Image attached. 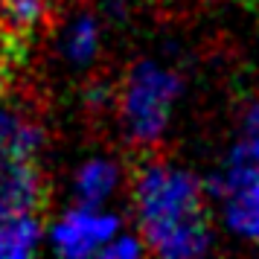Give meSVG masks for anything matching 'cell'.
<instances>
[{
  "mask_svg": "<svg viewBox=\"0 0 259 259\" xmlns=\"http://www.w3.org/2000/svg\"><path fill=\"white\" fill-rule=\"evenodd\" d=\"M41 143H44V131L38 122L9 105H0V172L15 163L35 160Z\"/></svg>",
  "mask_w": 259,
  "mask_h": 259,
  "instance_id": "obj_6",
  "label": "cell"
},
{
  "mask_svg": "<svg viewBox=\"0 0 259 259\" xmlns=\"http://www.w3.org/2000/svg\"><path fill=\"white\" fill-rule=\"evenodd\" d=\"M181 76L157 61H137L119 88V119L134 143L152 146L163 137L181 96Z\"/></svg>",
  "mask_w": 259,
  "mask_h": 259,
  "instance_id": "obj_2",
  "label": "cell"
},
{
  "mask_svg": "<svg viewBox=\"0 0 259 259\" xmlns=\"http://www.w3.org/2000/svg\"><path fill=\"white\" fill-rule=\"evenodd\" d=\"M44 178L35 160L15 163L0 172V222L15 215H35L44 204Z\"/></svg>",
  "mask_w": 259,
  "mask_h": 259,
  "instance_id": "obj_5",
  "label": "cell"
},
{
  "mask_svg": "<svg viewBox=\"0 0 259 259\" xmlns=\"http://www.w3.org/2000/svg\"><path fill=\"white\" fill-rule=\"evenodd\" d=\"M134 212L149 250L166 259H192L210 250L204 187L172 163H146L134 178Z\"/></svg>",
  "mask_w": 259,
  "mask_h": 259,
  "instance_id": "obj_1",
  "label": "cell"
},
{
  "mask_svg": "<svg viewBox=\"0 0 259 259\" xmlns=\"http://www.w3.org/2000/svg\"><path fill=\"white\" fill-rule=\"evenodd\" d=\"M119 166L108 157H91L79 166V172L73 178V195L79 204L102 207L105 201L114 198L119 187Z\"/></svg>",
  "mask_w": 259,
  "mask_h": 259,
  "instance_id": "obj_7",
  "label": "cell"
},
{
  "mask_svg": "<svg viewBox=\"0 0 259 259\" xmlns=\"http://www.w3.org/2000/svg\"><path fill=\"white\" fill-rule=\"evenodd\" d=\"M119 233V219L114 212L91 204H76L50 230V242L61 256L82 259L99 256L102 247Z\"/></svg>",
  "mask_w": 259,
  "mask_h": 259,
  "instance_id": "obj_3",
  "label": "cell"
},
{
  "mask_svg": "<svg viewBox=\"0 0 259 259\" xmlns=\"http://www.w3.org/2000/svg\"><path fill=\"white\" fill-rule=\"evenodd\" d=\"M212 187L224 198L227 227L259 247V172L224 166Z\"/></svg>",
  "mask_w": 259,
  "mask_h": 259,
  "instance_id": "obj_4",
  "label": "cell"
},
{
  "mask_svg": "<svg viewBox=\"0 0 259 259\" xmlns=\"http://www.w3.org/2000/svg\"><path fill=\"white\" fill-rule=\"evenodd\" d=\"M227 166L259 172V102H253V105L245 108L239 143L233 146V152H230V157H227Z\"/></svg>",
  "mask_w": 259,
  "mask_h": 259,
  "instance_id": "obj_10",
  "label": "cell"
},
{
  "mask_svg": "<svg viewBox=\"0 0 259 259\" xmlns=\"http://www.w3.org/2000/svg\"><path fill=\"white\" fill-rule=\"evenodd\" d=\"M96 53H99V24H96V18L94 15H76L61 32V56L76 67H84L96 59Z\"/></svg>",
  "mask_w": 259,
  "mask_h": 259,
  "instance_id": "obj_8",
  "label": "cell"
},
{
  "mask_svg": "<svg viewBox=\"0 0 259 259\" xmlns=\"http://www.w3.org/2000/svg\"><path fill=\"white\" fill-rule=\"evenodd\" d=\"M146 250H149V245H146V239H143V236L117 233L105 247H102V253H99V256H105V259H140Z\"/></svg>",
  "mask_w": 259,
  "mask_h": 259,
  "instance_id": "obj_12",
  "label": "cell"
},
{
  "mask_svg": "<svg viewBox=\"0 0 259 259\" xmlns=\"http://www.w3.org/2000/svg\"><path fill=\"white\" fill-rule=\"evenodd\" d=\"M50 12V0H3L0 6V24L12 32H32L44 24Z\"/></svg>",
  "mask_w": 259,
  "mask_h": 259,
  "instance_id": "obj_11",
  "label": "cell"
},
{
  "mask_svg": "<svg viewBox=\"0 0 259 259\" xmlns=\"http://www.w3.org/2000/svg\"><path fill=\"white\" fill-rule=\"evenodd\" d=\"M41 242V222L35 215H15L0 222V259H24Z\"/></svg>",
  "mask_w": 259,
  "mask_h": 259,
  "instance_id": "obj_9",
  "label": "cell"
}]
</instances>
